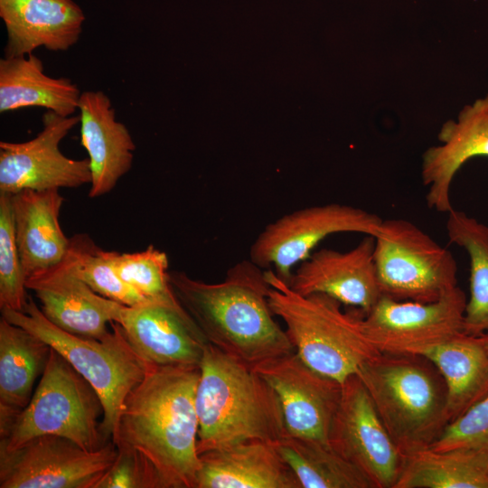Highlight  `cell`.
I'll use <instances>...</instances> for the list:
<instances>
[{"label":"cell","instance_id":"cell-5","mask_svg":"<svg viewBox=\"0 0 488 488\" xmlns=\"http://www.w3.org/2000/svg\"><path fill=\"white\" fill-rule=\"evenodd\" d=\"M270 285L272 312L299 357L319 373L343 383L379 352L365 335L361 313L345 312L336 299L324 294L302 296L272 269H265Z\"/></svg>","mask_w":488,"mask_h":488},{"label":"cell","instance_id":"cell-18","mask_svg":"<svg viewBox=\"0 0 488 488\" xmlns=\"http://www.w3.org/2000/svg\"><path fill=\"white\" fill-rule=\"evenodd\" d=\"M438 139L441 145L422 155L421 176L427 207L447 214L454 209L450 189L457 172L474 157H488V95L465 106L456 121L447 120Z\"/></svg>","mask_w":488,"mask_h":488},{"label":"cell","instance_id":"cell-21","mask_svg":"<svg viewBox=\"0 0 488 488\" xmlns=\"http://www.w3.org/2000/svg\"><path fill=\"white\" fill-rule=\"evenodd\" d=\"M199 459L196 488H302L273 442H241Z\"/></svg>","mask_w":488,"mask_h":488},{"label":"cell","instance_id":"cell-25","mask_svg":"<svg viewBox=\"0 0 488 488\" xmlns=\"http://www.w3.org/2000/svg\"><path fill=\"white\" fill-rule=\"evenodd\" d=\"M418 354L432 361L445 380L448 424L488 395V352L476 337L462 334Z\"/></svg>","mask_w":488,"mask_h":488},{"label":"cell","instance_id":"cell-16","mask_svg":"<svg viewBox=\"0 0 488 488\" xmlns=\"http://www.w3.org/2000/svg\"><path fill=\"white\" fill-rule=\"evenodd\" d=\"M290 288L302 296L327 295L343 305L368 312L381 296L374 262V237H365L352 249H321L293 271Z\"/></svg>","mask_w":488,"mask_h":488},{"label":"cell","instance_id":"cell-26","mask_svg":"<svg viewBox=\"0 0 488 488\" xmlns=\"http://www.w3.org/2000/svg\"><path fill=\"white\" fill-rule=\"evenodd\" d=\"M395 488H488V448L419 450L404 458Z\"/></svg>","mask_w":488,"mask_h":488},{"label":"cell","instance_id":"cell-19","mask_svg":"<svg viewBox=\"0 0 488 488\" xmlns=\"http://www.w3.org/2000/svg\"><path fill=\"white\" fill-rule=\"evenodd\" d=\"M80 144L89 155L90 198L110 192L132 167L136 144L102 90H85L79 100Z\"/></svg>","mask_w":488,"mask_h":488},{"label":"cell","instance_id":"cell-27","mask_svg":"<svg viewBox=\"0 0 488 488\" xmlns=\"http://www.w3.org/2000/svg\"><path fill=\"white\" fill-rule=\"evenodd\" d=\"M273 445L302 488H374L368 477L329 443L285 434Z\"/></svg>","mask_w":488,"mask_h":488},{"label":"cell","instance_id":"cell-6","mask_svg":"<svg viewBox=\"0 0 488 488\" xmlns=\"http://www.w3.org/2000/svg\"><path fill=\"white\" fill-rule=\"evenodd\" d=\"M1 314L47 343L90 383L103 406L102 434L110 441L127 396L151 366L132 348L119 324L111 322L102 339L75 335L50 322L30 296L23 312L3 307Z\"/></svg>","mask_w":488,"mask_h":488},{"label":"cell","instance_id":"cell-34","mask_svg":"<svg viewBox=\"0 0 488 488\" xmlns=\"http://www.w3.org/2000/svg\"><path fill=\"white\" fill-rule=\"evenodd\" d=\"M476 339L483 346V348L488 352V333L483 334L481 336H476Z\"/></svg>","mask_w":488,"mask_h":488},{"label":"cell","instance_id":"cell-23","mask_svg":"<svg viewBox=\"0 0 488 488\" xmlns=\"http://www.w3.org/2000/svg\"><path fill=\"white\" fill-rule=\"evenodd\" d=\"M81 91L68 78L44 73L42 61L33 53L0 59V112L41 107L70 117L79 108Z\"/></svg>","mask_w":488,"mask_h":488},{"label":"cell","instance_id":"cell-29","mask_svg":"<svg viewBox=\"0 0 488 488\" xmlns=\"http://www.w3.org/2000/svg\"><path fill=\"white\" fill-rule=\"evenodd\" d=\"M77 255V272L96 293L127 306L153 303L126 284L114 267V251L99 248L89 236L70 238Z\"/></svg>","mask_w":488,"mask_h":488},{"label":"cell","instance_id":"cell-4","mask_svg":"<svg viewBox=\"0 0 488 488\" xmlns=\"http://www.w3.org/2000/svg\"><path fill=\"white\" fill-rule=\"evenodd\" d=\"M356 374L404 458L430 447L447 426L446 383L427 357L379 352Z\"/></svg>","mask_w":488,"mask_h":488},{"label":"cell","instance_id":"cell-12","mask_svg":"<svg viewBox=\"0 0 488 488\" xmlns=\"http://www.w3.org/2000/svg\"><path fill=\"white\" fill-rule=\"evenodd\" d=\"M42 129L25 142H0V192L47 191L90 184L89 158L72 159L61 153V142L80 122L79 115L47 110Z\"/></svg>","mask_w":488,"mask_h":488},{"label":"cell","instance_id":"cell-14","mask_svg":"<svg viewBox=\"0 0 488 488\" xmlns=\"http://www.w3.org/2000/svg\"><path fill=\"white\" fill-rule=\"evenodd\" d=\"M276 392L286 434L328 443L342 396V383L308 366L294 352L253 369Z\"/></svg>","mask_w":488,"mask_h":488},{"label":"cell","instance_id":"cell-15","mask_svg":"<svg viewBox=\"0 0 488 488\" xmlns=\"http://www.w3.org/2000/svg\"><path fill=\"white\" fill-rule=\"evenodd\" d=\"M40 309L57 327L75 335L102 339L108 324L117 322L124 305L93 291L77 272V255L70 240L64 258L53 267L26 279Z\"/></svg>","mask_w":488,"mask_h":488},{"label":"cell","instance_id":"cell-2","mask_svg":"<svg viewBox=\"0 0 488 488\" xmlns=\"http://www.w3.org/2000/svg\"><path fill=\"white\" fill-rule=\"evenodd\" d=\"M199 366H150L127 396L111 440L144 455L163 488H196Z\"/></svg>","mask_w":488,"mask_h":488},{"label":"cell","instance_id":"cell-3","mask_svg":"<svg viewBox=\"0 0 488 488\" xmlns=\"http://www.w3.org/2000/svg\"><path fill=\"white\" fill-rule=\"evenodd\" d=\"M195 393L198 455L286 432L278 398L254 370L207 343Z\"/></svg>","mask_w":488,"mask_h":488},{"label":"cell","instance_id":"cell-24","mask_svg":"<svg viewBox=\"0 0 488 488\" xmlns=\"http://www.w3.org/2000/svg\"><path fill=\"white\" fill-rule=\"evenodd\" d=\"M51 350L43 340L1 316L0 424L12 419L27 406Z\"/></svg>","mask_w":488,"mask_h":488},{"label":"cell","instance_id":"cell-31","mask_svg":"<svg viewBox=\"0 0 488 488\" xmlns=\"http://www.w3.org/2000/svg\"><path fill=\"white\" fill-rule=\"evenodd\" d=\"M26 277L16 243L11 194L0 192V308L23 312Z\"/></svg>","mask_w":488,"mask_h":488},{"label":"cell","instance_id":"cell-1","mask_svg":"<svg viewBox=\"0 0 488 488\" xmlns=\"http://www.w3.org/2000/svg\"><path fill=\"white\" fill-rule=\"evenodd\" d=\"M174 296L208 343L250 369L296 352L275 320L265 269L249 258L231 266L219 283L169 271Z\"/></svg>","mask_w":488,"mask_h":488},{"label":"cell","instance_id":"cell-22","mask_svg":"<svg viewBox=\"0 0 488 488\" xmlns=\"http://www.w3.org/2000/svg\"><path fill=\"white\" fill-rule=\"evenodd\" d=\"M64 198L59 190H23L11 194L16 243L26 279L58 264L70 238L59 222Z\"/></svg>","mask_w":488,"mask_h":488},{"label":"cell","instance_id":"cell-8","mask_svg":"<svg viewBox=\"0 0 488 488\" xmlns=\"http://www.w3.org/2000/svg\"><path fill=\"white\" fill-rule=\"evenodd\" d=\"M373 237L382 296L431 303L457 286L453 254L411 221L383 220Z\"/></svg>","mask_w":488,"mask_h":488},{"label":"cell","instance_id":"cell-9","mask_svg":"<svg viewBox=\"0 0 488 488\" xmlns=\"http://www.w3.org/2000/svg\"><path fill=\"white\" fill-rule=\"evenodd\" d=\"M382 221L375 213L337 202L302 208L266 225L252 242L249 258L288 284L294 267L325 238L340 232L375 236Z\"/></svg>","mask_w":488,"mask_h":488},{"label":"cell","instance_id":"cell-11","mask_svg":"<svg viewBox=\"0 0 488 488\" xmlns=\"http://www.w3.org/2000/svg\"><path fill=\"white\" fill-rule=\"evenodd\" d=\"M466 302L458 286L431 303L381 296L368 312H362L361 326L379 352L419 353L465 334Z\"/></svg>","mask_w":488,"mask_h":488},{"label":"cell","instance_id":"cell-7","mask_svg":"<svg viewBox=\"0 0 488 488\" xmlns=\"http://www.w3.org/2000/svg\"><path fill=\"white\" fill-rule=\"evenodd\" d=\"M103 406L99 396L61 354L48 362L27 406L0 424V452L12 451L44 435L66 437L87 451L102 448Z\"/></svg>","mask_w":488,"mask_h":488},{"label":"cell","instance_id":"cell-32","mask_svg":"<svg viewBox=\"0 0 488 488\" xmlns=\"http://www.w3.org/2000/svg\"><path fill=\"white\" fill-rule=\"evenodd\" d=\"M117 455L96 488H163L153 464L140 452L127 446H116Z\"/></svg>","mask_w":488,"mask_h":488},{"label":"cell","instance_id":"cell-33","mask_svg":"<svg viewBox=\"0 0 488 488\" xmlns=\"http://www.w3.org/2000/svg\"><path fill=\"white\" fill-rule=\"evenodd\" d=\"M458 447L488 448V395L449 423L430 446L437 451Z\"/></svg>","mask_w":488,"mask_h":488},{"label":"cell","instance_id":"cell-20","mask_svg":"<svg viewBox=\"0 0 488 488\" xmlns=\"http://www.w3.org/2000/svg\"><path fill=\"white\" fill-rule=\"evenodd\" d=\"M7 42L4 57L25 56L41 47L65 52L82 33L85 15L72 0H0Z\"/></svg>","mask_w":488,"mask_h":488},{"label":"cell","instance_id":"cell-30","mask_svg":"<svg viewBox=\"0 0 488 488\" xmlns=\"http://www.w3.org/2000/svg\"><path fill=\"white\" fill-rule=\"evenodd\" d=\"M114 267L120 278L153 303L182 307L169 281L166 253L148 246L133 253L114 251Z\"/></svg>","mask_w":488,"mask_h":488},{"label":"cell","instance_id":"cell-10","mask_svg":"<svg viewBox=\"0 0 488 488\" xmlns=\"http://www.w3.org/2000/svg\"><path fill=\"white\" fill-rule=\"evenodd\" d=\"M117 455L112 440L87 451L66 437L40 436L0 452V488H96Z\"/></svg>","mask_w":488,"mask_h":488},{"label":"cell","instance_id":"cell-28","mask_svg":"<svg viewBox=\"0 0 488 488\" xmlns=\"http://www.w3.org/2000/svg\"><path fill=\"white\" fill-rule=\"evenodd\" d=\"M446 229L449 241L463 248L469 258L465 333L481 336L488 333V225L453 209L447 213Z\"/></svg>","mask_w":488,"mask_h":488},{"label":"cell","instance_id":"cell-17","mask_svg":"<svg viewBox=\"0 0 488 488\" xmlns=\"http://www.w3.org/2000/svg\"><path fill=\"white\" fill-rule=\"evenodd\" d=\"M116 323L136 352L151 366H199L208 343L183 306L123 305Z\"/></svg>","mask_w":488,"mask_h":488},{"label":"cell","instance_id":"cell-13","mask_svg":"<svg viewBox=\"0 0 488 488\" xmlns=\"http://www.w3.org/2000/svg\"><path fill=\"white\" fill-rule=\"evenodd\" d=\"M342 385L341 400L328 434L329 445L359 468L374 488H395L404 456L357 374Z\"/></svg>","mask_w":488,"mask_h":488}]
</instances>
